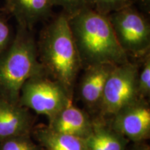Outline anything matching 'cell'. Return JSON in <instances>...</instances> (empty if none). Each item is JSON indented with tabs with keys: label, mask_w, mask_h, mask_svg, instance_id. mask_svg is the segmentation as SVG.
<instances>
[{
	"label": "cell",
	"mask_w": 150,
	"mask_h": 150,
	"mask_svg": "<svg viewBox=\"0 0 150 150\" xmlns=\"http://www.w3.org/2000/svg\"><path fill=\"white\" fill-rule=\"evenodd\" d=\"M37 48L45 73L72 96L82 65L66 15L61 12L44 27Z\"/></svg>",
	"instance_id": "1"
},
{
	"label": "cell",
	"mask_w": 150,
	"mask_h": 150,
	"mask_svg": "<svg viewBox=\"0 0 150 150\" xmlns=\"http://www.w3.org/2000/svg\"><path fill=\"white\" fill-rule=\"evenodd\" d=\"M82 67L98 63L118 65L130 60L120 46L107 16L93 8L69 18Z\"/></svg>",
	"instance_id": "2"
},
{
	"label": "cell",
	"mask_w": 150,
	"mask_h": 150,
	"mask_svg": "<svg viewBox=\"0 0 150 150\" xmlns=\"http://www.w3.org/2000/svg\"><path fill=\"white\" fill-rule=\"evenodd\" d=\"M43 72L31 31L18 26L14 39L0 55V97L19 104L24 83Z\"/></svg>",
	"instance_id": "3"
},
{
	"label": "cell",
	"mask_w": 150,
	"mask_h": 150,
	"mask_svg": "<svg viewBox=\"0 0 150 150\" xmlns=\"http://www.w3.org/2000/svg\"><path fill=\"white\" fill-rule=\"evenodd\" d=\"M107 17L120 46L129 59H141L150 52V24L143 14L132 6Z\"/></svg>",
	"instance_id": "4"
},
{
	"label": "cell",
	"mask_w": 150,
	"mask_h": 150,
	"mask_svg": "<svg viewBox=\"0 0 150 150\" xmlns=\"http://www.w3.org/2000/svg\"><path fill=\"white\" fill-rule=\"evenodd\" d=\"M70 99L61 84L43 72L31 76L24 83L19 103L37 113L46 115L50 122Z\"/></svg>",
	"instance_id": "5"
},
{
	"label": "cell",
	"mask_w": 150,
	"mask_h": 150,
	"mask_svg": "<svg viewBox=\"0 0 150 150\" xmlns=\"http://www.w3.org/2000/svg\"><path fill=\"white\" fill-rule=\"evenodd\" d=\"M139 67L136 62L130 61L115 65L106 81L99 105L103 115H115L140 99L138 91Z\"/></svg>",
	"instance_id": "6"
},
{
	"label": "cell",
	"mask_w": 150,
	"mask_h": 150,
	"mask_svg": "<svg viewBox=\"0 0 150 150\" xmlns=\"http://www.w3.org/2000/svg\"><path fill=\"white\" fill-rule=\"evenodd\" d=\"M111 128L126 139L140 142L150 135V109L142 99L123 108L112 116Z\"/></svg>",
	"instance_id": "7"
},
{
	"label": "cell",
	"mask_w": 150,
	"mask_h": 150,
	"mask_svg": "<svg viewBox=\"0 0 150 150\" xmlns=\"http://www.w3.org/2000/svg\"><path fill=\"white\" fill-rule=\"evenodd\" d=\"M115 65L98 63L85 67L79 86V95L89 106L100 105L106 81Z\"/></svg>",
	"instance_id": "8"
},
{
	"label": "cell",
	"mask_w": 150,
	"mask_h": 150,
	"mask_svg": "<svg viewBox=\"0 0 150 150\" xmlns=\"http://www.w3.org/2000/svg\"><path fill=\"white\" fill-rule=\"evenodd\" d=\"M49 129L60 133L85 139L93 129V122L81 110L74 106L72 100L50 122Z\"/></svg>",
	"instance_id": "9"
},
{
	"label": "cell",
	"mask_w": 150,
	"mask_h": 150,
	"mask_svg": "<svg viewBox=\"0 0 150 150\" xmlns=\"http://www.w3.org/2000/svg\"><path fill=\"white\" fill-rule=\"evenodd\" d=\"M53 7L52 0H6V10L16 18L18 26L31 31L51 16Z\"/></svg>",
	"instance_id": "10"
},
{
	"label": "cell",
	"mask_w": 150,
	"mask_h": 150,
	"mask_svg": "<svg viewBox=\"0 0 150 150\" xmlns=\"http://www.w3.org/2000/svg\"><path fill=\"white\" fill-rule=\"evenodd\" d=\"M31 120L25 108L0 97V140L28 135Z\"/></svg>",
	"instance_id": "11"
},
{
	"label": "cell",
	"mask_w": 150,
	"mask_h": 150,
	"mask_svg": "<svg viewBox=\"0 0 150 150\" xmlns=\"http://www.w3.org/2000/svg\"><path fill=\"white\" fill-rule=\"evenodd\" d=\"M85 141L88 150H125L127 139L99 122H93V129Z\"/></svg>",
	"instance_id": "12"
},
{
	"label": "cell",
	"mask_w": 150,
	"mask_h": 150,
	"mask_svg": "<svg viewBox=\"0 0 150 150\" xmlns=\"http://www.w3.org/2000/svg\"><path fill=\"white\" fill-rule=\"evenodd\" d=\"M35 136L46 150H88L83 138L55 132L48 127L39 129Z\"/></svg>",
	"instance_id": "13"
},
{
	"label": "cell",
	"mask_w": 150,
	"mask_h": 150,
	"mask_svg": "<svg viewBox=\"0 0 150 150\" xmlns=\"http://www.w3.org/2000/svg\"><path fill=\"white\" fill-rule=\"evenodd\" d=\"M138 75V91L140 99L147 98L150 95V52L142 58Z\"/></svg>",
	"instance_id": "14"
},
{
	"label": "cell",
	"mask_w": 150,
	"mask_h": 150,
	"mask_svg": "<svg viewBox=\"0 0 150 150\" xmlns=\"http://www.w3.org/2000/svg\"><path fill=\"white\" fill-rule=\"evenodd\" d=\"M54 6H60L68 18L89 8H93V0H52Z\"/></svg>",
	"instance_id": "15"
},
{
	"label": "cell",
	"mask_w": 150,
	"mask_h": 150,
	"mask_svg": "<svg viewBox=\"0 0 150 150\" xmlns=\"http://www.w3.org/2000/svg\"><path fill=\"white\" fill-rule=\"evenodd\" d=\"M136 0H93V9L99 13L108 16L127 7L132 6Z\"/></svg>",
	"instance_id": "16"
},
{
	"label": "cell",
	"mask_w": 150,
	"mask_h": 150,
	"mask_svg": "<svg viewBox=\"0 0 150 150\" xmlns=\"http://www.w3.org/2000/svg\"><path fill=\"white\" fill-rule=\"evenodd\" d=\"M0 150H40L28 135L11 137L1 140Z\"/></svg>",
	"instance_id": "17"
},
{
	"label": "cell",
	"mask_w": 150,
	"mask_h": 150,
	"mask_svg": "<svg viewBox=\"0 0 150 150\" xmlns=\"http://www.w3.org/2000/svg\"><path fill=\"white\" fill-rule=\"evenodd\" d=\"M11 40V29L6 18L3 12L0 11V55L6 50Z\"/></svg>",
	"instance_id": "18"
},
{
	"label": "cell",
	"mask_w": 150,
	"mask_h": 150,
	"mask_svg": "<svg viewBox=\"0 0 150 150\" xmlns=\"http://www.w3.org/2000/svg\"><path fill=\"white\" fill-rule=\"evenodd\" d=\"M136 2H139L142 9L145 10L147 13H149V0H136Z\"/></svg>",
	"instance_id": "19"
},
{
	"label": "cell",
	"mask_w": 150,
	"mask_h": 150,
	"mask_svg": "<svg viewBox=\"0 0 150 150\" xmlns=\"http://www.w3.org/2000/svg\"><path fill=\"white\" fill-rule=\"evenodd\" d=\"M134 150H150V148L148 145H139Z\"/></svg>",
	"instance_id": "20"
}]
</instances>
